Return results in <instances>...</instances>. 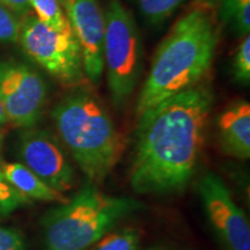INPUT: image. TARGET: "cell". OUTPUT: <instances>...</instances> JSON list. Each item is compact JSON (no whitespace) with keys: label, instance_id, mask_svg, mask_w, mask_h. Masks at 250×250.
Returning a JSON list of instances; mask_svg holds the SVG:
<instances>
[{"label":"cell","instance_id":"6da1fadb","mask_svg":"<svg viewBox=\"0 0 250 250\" xmlns=\"http://www.w3.org/2000/svg\"><path fill=\"white\" fill-rule=\"evenodd\" d=\"M210 83L201 81L140 115L130 184L134 192L182 190L197 170L213 108Z\"/></svg>","mask_w":250,"mask_h":250},{"label":"cell","instance_id":"7a4b0ae2","mask_svg":"<svg viewBox=\"0 0 250 250\" xmlns=\"http://www.w3.org/2000/svg\"><path fill=\"white\" fill-rule=\"evenodd\" d=\"M218 24L213 7L205 0H197L176 21L153 57L137 102L138 117L203 81L217 50Z\"/></svg>","mask_w":250,"mask_h":250},{"label":"cell","instance_id":"3957f363","mask_svg":"<svg viewBox=\"0 0 250 250\" xmlns=\"http://www.w3.org/2000/svg\"><path fill=\"white\" fill-rule=\"evenodd\" d=\"M56 129L88 182H101L123 152V139L92 90L77 87L52 110Z\"/></svg>","mask_w":250,"mask_h":250},{"label":"cell","instance_id":"277c9868","mask_svg":"<svg viewBox=\"0 0 250 250\" xmlns=\"http://www.w3.org/2000/svg\"><path fill=\"white\" fill-rule=\"evenodd\" d=\"M140 208L132 198L107 195L95 183H86L42 219L44 250H87Z\"/></svg>","mask_w":250,"mask_h":250},{"label":"cell","instance_id":"5b68a950","mask_svg":"<svg viewBox=\"0 0 250 250\" xmlns=\"http://www.w3.org/2000/svg\"><path fill=\"white\" fill-rule=\"evenodd\" d=\"M104 15L103 66L111 101L122 108L138 85L143 71V42L136 21L121 0H109Z\"/></svg>","mask_w":250,"mask_h":250},{"label":"cell","instance_id":"8992f818","mask_svg":"<svg viewBox=\"0 0 250 250\" xmlns=\"http://www.w3.org/2000/svg\"><path fill=\"white\" fill-rule=\"evenodd\" d=\"M18 41L28 57L62 86L77 88L87 81L79 43L72 31H58L28 14L20 21Z\"/></svg>","mask_w":250,"mask_h":250},{"label":"cell","instance_id":"52a82bcc","mask_svg":"<svg viewBox=\"0 0 250 250\" xmlns=\"http://www.w3.org/2000/svg\"><path fill=\"white\" fill-rule=\"evenodd\" d=\"M0 99L8 122L28 129L35 126L42 117L48 100V85L29 65L0 61Z\"/></svg>","mask_w":250,"mask_h":250},{"label":"cell","instance_id":"ba28073f","mask_svg":"<svg viewBox=\"0 0 250 250\" xmlns=\"http://www.w3.org/2000/svg\"><path fill=\"white\" fill-rule=\"evenodd\" d=\"M18 155L21 164L56 191L62 193L73 187V167L62 144L50 131L23 129L19 136Z\"/></svg>","mask_w":250,"mask_h":250},{"label":"cell","instance_id":"9c48e42d","mask_svg":"<svg viewBox=\"0 0 250 250\" xmlns=\"http://www.w3.org/2000/svg\"><path fill=\"white\" fill-rule=\"evenodd\" d=\"M199 193L212 228L226 250H250V226L226 184L214 173L204 174Z\"/></svg>","mask_w":250,"mask_h":250},{"label":"cell","instance_id":"30bf717a","mask_svg":"<svg viewBox=\"0 0 250 250\" xmlns=\"http://www.w3.org/2000/svg\"><path fill=\"white\" fill-rule=\"evenodd\" d=\"M71 30L79 43L87 81L99 85L103 66L104 15L98 0H61Z\"/></svg>","mask_w":250,"mask_h":250},{"label":"cell","instance_id":"8fae6325","mask_svg":"<svg viewBox=\"0 0 250 250\" xmlns=\"http://www.w3.org/2000/svg\"><path fill=\"white\" fill-rule=\"evenodd\" d=\"M219 140L226 154L247 160L250 158V104L234 102L218 120Z\"/></svg>","mask_w":250,"mask_h":250},{"label":"cell","instance_id":"7c38bea8","mask_svg":"<svg viewBox=\"0 0 250 250\" xmlns=\"http://www.w3.org/2000/svg\"><path fill=\"white\" fill-rule=\"evenodd\" d=\"M0 174L15 190L22 193L30 201L36 199V201L56 202L61 204H64L68 201L62 192L56 191L55 189L46 186L21 162L2 164L0 166Z\"/></svg>","mask_w":250,"mask_h":250},{"label":"cell","instance_id":"4fadbf2b","mask_svg":"<svg viewBox=\"0 0 250 250\" xmlns=\"http://www.w3.org/2000/svg\"><path fill=\"white\" fill-rule=\"evenodd\" d=\"M213 7L218 22L237 36L249 35L250 0H205Z\"/></svg>","mask_w":250,"mask_h":250},{"label":"cell","instance_id":"5bb4252c","mask_svg":"<svg viewBox=\"0 0 250 250\" xmlns=\"http://www.w3.org/2000/svg\"><path fill=\"white\" fill-rule=\"evenodd\" d=\"M29 4L35 17L46 26L64 33L72 31L61 0H29Z\"/></svg>","mask_w":250,"mask_h":250},{"label":"cell","instance_id":"9a60e30c","mask_svg":"<svg viewBox=\"0 0 250 250\" xmlns=\"http://www.w3.org/2000/svg\"><path fill=\"white\" fill-rule=\"evenodd\" d=\"M187 0H138L142 17L149 26L165 23Z\"/></svg>","mask_w":250,"mask_h":250},{"label":"cell","instance_id":"2e32d148","mask_svg":"<svg viewBox=\"0 0 250 250\" xmlns=\"http://www.w3.org/2000/svg\"><path fill=\"white\" fill-rule=\"evenodd\" d=\"M140 235L134 228H123L105 234L95 243L93 250H138Z\"/></svg>","mask_w":250,"mask_h":250},{"label":"cell","instance_id":"e0dca14e","mask_svg":"<svg viewBox=\"0 0 250 250\" xmlns=\"http://www.w3.org/2000/svg\"><path fill=\"white\" fill-rule=\"evenodd\" d=\"M232 76L237 83H250V36L246 35L237 46L232 61Z\"/></svg>","mask_w":250,"mask_h":250},{"label":"cell","instance_id":"ac0fdd59","mask_svg":"<svg viewBox=\"0 0 250 250\" xmlns=\"http://www.w3.org/2000/svg\"><path fill=\"white\" fill-rule=\"evenodd\" d=\"M31 201L15 190L0 174V218L13 213Z\"/></svg>","mask_w":250,"mask_h":250},{"label":"cell","instance_id":"d6986e66","mask_svg":"<svg viewBox=\"0 0 250 250\" xmlns=\"http://www.w3.org/2000/svg\"><path fill=\"white\" fill-rule=\"evenodd\" d=\"M20 20L18 15L0 4V43L18 42Z\"/></svg>","mask_w":250,"mask_h":250},{"label":"cell","instance_id":"ffe728a7","mask_svg":"<svg viewBox=\"0 0 250 250\" xmlns=\"http://www.w3.org/2000/svg\"><path fill=\"white\" fill-rule=\"evenodd\" d=\"M0 250H26V241L20 230L0 226Z\"/></svg>","mask_w":250,"mask_h":250},{"label":"cell","instance_id":"44dd1931","mask_svg":"<svg viewBox=\"0 0 250 250\" xmlns=\"http://www.w3.org/2000/svg\"><path fill=\"white\" fill-rule=\"evenodd\" d=\"M0 4L12 11L19 18H23L30 14L29 0H0Z\"/></svg>","mask_w":250,"mask_h":250},{"label":"cell","instance_id":"7402d4cb","mask_svg":"<svg viewBox=\"0 0 250 250\" xmlns=\"http://www.w3.org/2000/svg\"><path fill=\"white\" fill-rule=\"evenodd\" d=\"M7 122H8V120H7V115H6L4 104H2L1 99H0V127L4 126V125H5L6 123H7Z\"/></svg>","mask_w":250,"mask_h":250}]
</instances>
